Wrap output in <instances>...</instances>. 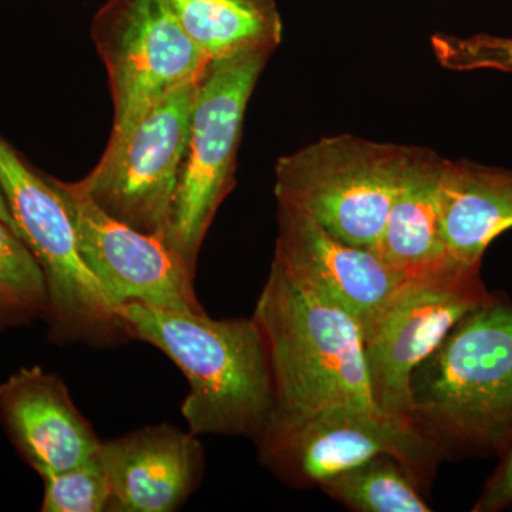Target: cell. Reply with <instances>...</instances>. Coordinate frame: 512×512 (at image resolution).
Returning <instances> with one entry per match:
<instances>
[{
	"mask_svg": "<svg viewBox=\"0 0 512 512\" xmlns=\"http://www.w3.org/2000/svg\"><path fill=\"white\" fill-rule=\"evenodd\" d=\"M256 444L261 463L296 487L320 485L382 454L400 458L424 478L443 456L413 421L350 406L268 424Z\"/></svg>",
	"mask_w": 512,
	"mask_h": 512,
	"instance_id": "9c48e42d",
	"label": "cell"
},
{
	"mask_svg": "<svg viewBox=\"0 0 512 512\" xmlns=\"http://www.w3.org/2000/svg\"><path fill=\"white\" fill-rule=\"evenodd\" d=\"M0 188L19 229L45 274L46 320L55 342L111 346L128 338L117 309L84 264L76 231L49 175L37 173L0 136Z\"/></svg>",
	"mask_w": 512,
	"mask_h": 512,
	"instance_id": "5b68a950",
	"label": "cell"
},
{
	"mask_svg": "<svg viewBox=\"0 0 512 512\" xmlns=\"http://www.w3.org/2000/svg\"><path fill=\"white\" fill-rule=\"evenodd\" d=\"M43 512L109 511L110 484L97 453L79 466L42 477Z\"/></svg>",
	"mask_w": 512,
	"mask_h": 512,
	"instance_id": "ffe728a7",
	"label": "cell"
},
{
	"mask_svg": "<svg viewBox=\"0 0 512 512\" xmlns=\"http://www.w3.org/2000/svg\"><path fill=\"white\" fill-rule=\"evenodd\" d=\"M92 39L114 104L109 141L174 90L198 82L211 63L165 0H107L94 16Z\"/></svg>",
	"mask_w": 512,
	"mask_h": 512,
	"instance_id": "ba28073f",
	"label": "cell"
},
{
	"mask_svg": "<svg viewBox=\"0 0 512 512\" xmlns=\"http://www.w3.org/2000/svg\"><path fill=\"white\" fill-rule=\"evenodd\" d=\"M45 274L26 242L0 221V330L46 318Z\"/></svg>",
	"mask_w": 512,
	"mask_h": 512,
	"instance_id": "d6986e66",
	"label": "cell"
},
{
	"mask_svg": "<svg viewBox=\"0 0 512 512\" xmlns=\"http://www.w3.org/2000/svg\"><path fill=\"white\" fill-rule=\"evenodd\" d=\"M406 150L346 134L322 138L279 158L276 201L309 215L336 238L375 251L399 190Z\"/></svg>",
	"mask_w": 512,
	"mask_h": 512,
	"instance_id": "8992f818",
	"label": "cell"
},
{
	"mask_svg": "<svg viewBox=\"0 0 512 512\" xmlns=\"http://www.w3.org/2000/svg\"><path fill=\"white\" fill-rule=\"evenodd\" d=\"M446 59L460 69H495L512 72V39L474 36L447 39Z\"/></svg>",
	"mask_w": 512,
	"mask_h": 512,
	"instance_id": "44dd1931",
	"label": "cell"
},
{
	"mask_svg": "<svg viewBox=\"0 0 512 512\" xmlns=\"http://www.w3.org/2000/svg\"><path fill=\"white\" fill-rule=\"evenodd\" d=\"M444 158L407 147L399 190L375 251L404 278L436 271L453 259L440 229V177ZM457 264V262H456Z\"/></svg>",
	"mask_w": 512,
	"mask_h": 512,
	"instance_id": "9a60e30c",
	"label": "cell"
},
{
	"mask_svg": "<svg viewBox=\"0 0 512 512\" xmlns=\"http://www.w3.org/2000/svg\"><path fill=\"white\" fill-rule=\"evenodd\" d=\"M198 82L174 90L110 140L99 164L79 181L97 207L143 234L163 239Z\"/></svg>",
	"mask_w": 512,
	"mask_h": 512,
	"instance_id": "30bf717a",
	"label": "cell"
},
{
	"mask_svg": "<svg viewBox=\"0 0 512 512\" xmlns=\"http://www.w3.org/2000/svg\"><path fill=\"white\" fill-rule=\"evenodd\" d=\"M498 454H501L500 464L474 505V512H495L512 507V439Z\"/></svg>",
	"mask_w": 512,
	"mask_h": 512,
	"instance_id": "7402d4cb",
	"label": "cell"
},
{
	"mask_svg": "<svg viewBox=\"0 0 512 512\" xmlns=\"http://www.w3.org/2000/svg\"><path fill=\"white\" fill-rule=\"evenodd\" d=\"M117 315L128 338L161 350L184 373L190 392L181 413L192 434L258 441L274 412V384L254 319L215 320L144 303L121 305Z\"/></svg>",
	"mask_w": 512,
	"mask_h": 512,
	"instance_id": "7a4b0ae2",
	"label": "cell"
},
{
	"mask_svg": "<svg viewBox=\"0 0 512 512\" xmlns=\"http://www.w3.org/2000/svg\"><path fill=\"white\" fill-rule=\"evenodd\" d=\"M185 33L211 62L251 52H275L284 23L275 0H165Z\"/></svg>",
	"mask_w": 512,
	"mask_h": 512,
	"instance_id": "e0dca14e",
	"label": "cell"
},
{
	"mask_svg": "<svg viewBox=\"0 0 512 512\" xmlns=\"http://www.w3.org/2000/svg\"><path fill=\"white\" fill-rule=\"evenodd\" d=\"M252 319L264 338L274 384L268 424L333 407L380 410L357 320L275 256Z\"/></svg>",
	"mask_w": 512,
	"mask_h": 512,
	"instance_id": "6da1fadb",
	"label": "cell"
},
{
	"mask_svg": "<svg viewBox=\"0 0 512 512\" xmlns=\"http://www.w3.org/2000/svg\"><path fill=\"white\" fill-rule=\"evenodd\" d=\"M110 484L109 511L173 512L197 490L204 474L198 436L158 424L101 441L97 451Z\"/></svg>",
	"mask_w": 512,
	"mask_h": 512,
	"instance_id": "4fadbf2b",
	"label": "cell"
},
{
	"mask_svg": "<svg viewBox=\"0 0 512 512\" xmlns=\"http://www.w3.org/2000/svg\"><path fill=\"white\" fill-rule=\"evenodd\" d=\"M275 258L357 320L363 336L404 276L369 248L350 245L309 215L278 205Z\"/></svg>",
	"mask_w": 512,
	"mask_h": 512,
	"instance_id": "7c38bea8",
	"label": "cell"
},
{
	"mask_svg": "<svg viewBox=\"0 0 512 512\" xmlns=\"http://www.w3.org/2000/svg\"><path fill=\"white\" fill-rule=\"evenodd\" d=\"M49 180L72 218L84 264L96 276L114 308L144 303L180 311H204L195 295L194 275L181 265L163 239L111 218L79 183H64L50 175Z\"/></svg>",
	"mask_w": 512,
	"mask_h": 512,
	"instance_id": "8fae6325",
	"label": "cell"
},
{
	"mask_svg": "<svg viewBox=\"0 0 512 512\" xmlns=\"http://www.w3.org/2000/svg\"><path fill=\"white\" fill-rule=\"evenodd\" d=\"M413 423L440 450L500 453L512 439V303L471 312L412 375Z\"/></svg>",
	"mask_w": 512,
	"mask_h": 512,
	"instance_id": "3957f363",
	"label": "cell"
},
{
	"mask_svg": "<svg viewBox=\"0 0 512 512\" xmlns=\"http://www.w3.org/2000/svg\"><path fill=\"white\" fill-rule=\"evenodd\" d=\"M0 419L40 477L79 466L100 448L66 384L39 366L22 367L0 384Z\"/></svg>",
	"mask_w": 512,
	"mask_h": 512,
	"instance_id": "5bb4252c",
	"label": "cell"
},
{
	"mask_svg": "<svg viewBox=\"0 0 512 512\" xmlns=\"http://www.w3.org/2000/svg\"><path fill=\"white\" fill-rule=\"evenodd\" d=\"M421 480L400 458L382 454L328 478L319 487L352 511L430 512L421 494Z\"/></svg>",
	"mask_w": 512,
	"mask_h": 512,
	"instance_id": "ac0fdd59",
	"label": "cell"
},
{
	"mask_svg": "<svg viewBox=\"0 0 512 512\" xmlns=\"http://www.w3.org/2000/svg\"><path fill=\"white\" fill-rule=\"evenodd\" d=\"M272 52L215 60L198 82L190 130L163 241L195 275L198 254L221 202L235 185L245 111Z\"/></svg>",
	"mask_w": 512,
	"mask_h": 512,
	"instance_id": "277c9868",
	"label": "cell"
},
{
	"mask_svg": "<svg viewBox=\"0 0 512 512\" xmlns=\"http://www.w3.org/2000/svg\"><path fill=\"white\" fill-rule=\"evenodd\" d=\"M0 221L8 224L16 234H19V229L16 227L15 220H13L12 212H10L8 201H6L5 195H3L2 188H0Z\"/></svg>",
	"mask_w": 512,
	"mask_h": 512,
	"instance_id": "603a6c76",
	"label": "cell"
},
{
	"mask_svg": "<svg viewBox=\"0 0 512 512\" xmlns=\"http://www.w3.org/2000/svg\"><path fill=\"white\" fill-rule=\"evenodd\" d=\"M439 202L448 256L460 265L481 266L494 239L512 228V171L444 160Z\"/></svg>",
	"mask_w": 512,
	"mask_h": 512,
	"instance_id": "2e32d148",
	"label": "cell"
},
{
	"mask_svg": "<svg viewBox=\"0 0 512 512\" xmlns=\"http://www.w3.org/2000/svg\"><path fill=\"white\" fill-rule=\"evenodd\" d=\"M481 266L448 264L406 278L363 336L376 406L413 421L412 375L471 312L493 302Z\"/></svg>",
	"mask_w": 512,
	"mask_h": 512,
	"instance_id": "52a82bcc",
	"label": "cell"
}]
</instances>
